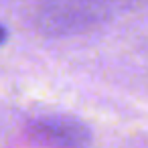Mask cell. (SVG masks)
<instances>
[{
	"label": "cell",
	"mask_w": 148,
	"mask_h": 148,
	"mask_svg": "<svg viewBox=\"0 0 148 148\" xmlns=\"http://www.w3.org/2000/svg\"><path fill=\"white\" fill-rule=\"evenodd\" d=\"M25 136L37 148H89L93 140L91 128L69 114L33 116L25 124Z\"/></svg>",
	"instance_id": "cell-1"
},
{
	"label": "cell",
	"mask_w": 148,
	"mask_h": 148,
	"mask_svg": "<svg viewBox=\"0 0 148 148\" xmlns=\"http://www.w3.org/2000/svg\"><path fill=\"white\" fill-rule=\"evenodd\" d=\"M8 41V31H6V27L0 23V45H4Z\"/></svg>",
	"instance_id": "cell-2"
}]
</instances>
